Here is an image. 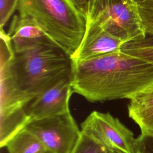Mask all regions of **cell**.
Wrapping results in <instances>:
<instances>
[{
	"label": "cell",
	"instance_id": "6da1fadb",
	"mask_svg": "<svg viewBox=\"0 0 153 153\" xmlns=\"http://www.w3.org/2000/svg\"><path fill=\"white\" fill-rule=\"evenodd\" d=\"M74 93L91 102L129 99L153 83V65L120 51L73 62Z\"/></svg>",
	"mask_w": 153,
	"mask_h": 153
},
{
	"label": "cell",
	"instance_id": "7a4b0ae2",
	"mask_svg": "<svg viewBox=\"0 0 153 153\" xmlns=\"http://www.w3.org/2000/svg\"><path fill=\"white\" fill-rule=\"evenodd\" d=\"M11 68L16 91L14 111L23 115L27 105L37 96L71 76L72 60L58 46L45 44L15 54Z\"/></svg>",
	"mask_w": 153,
	"mask_h": 153
},
{
	"label": "cell",
	"instance_id": "3957f363",
	"mask_svg": "<svg viewBox=\"0 0 153 153\" xmlns=\"http://www.w3.org/2000/svg\"><path fill=\"white\" fill-rule=\"evenodd\" d=\"M21 17L33 19L71 58L83 37L86 19L70 0H20Z\"/></svg>",
	"mask_w": 153,
	"mask_h": 153
},
{
	"label": "cell",
	"instance_id": "277c9868",
	"mask_svg": "<svg viewBox=\"0 0 153 153\" xmlns=\"http://www.w3.org/2000/svg\"><path fill=\"white\" fill-rule=\"evenodd\" d=\"M87 19L124 42L145 36L137 4L133 0H94Z\"/></svg>",
	"mask_w": 153,
	"mask_h": 153
},
{
	"label": "cell",
	"instance_id": "5b68a950",
	"mask_svg": "<svg viewBox=\"0 0 153 153\" xmlns=\"http://www.w3.org/2000/svg\"><path fill=\"white\" fill-rule=\"evenodd\" d=\"M82 133L106 149L118 153H137L133 132L109 112L94 111L81 124Z\"/></svg>",
	"mask_w": 153,
	"mask_h": 153
},
{
	"label": "cell",
	"instance_id": "8992f818",
	"mask_svg": "<svg viewBox=\"0 0 153 153\" xmlns=\"http://www.w3.org/2000/svg\"><path fill=\"white\" fill-rule=\"evenodd\" d=\"M25 128L35 134L52 153H72L81 136L70 111L32 121Z\"/></svg>",
	"mask_w": 153,
	"mask_h": 153
},
{
	"label": "cell",
	"instance_id": "52a82bcc",
	"mask_svg": "<svg viewBox=\"0 0 153 153\" xmlns=\"http://www.w3.org/2000/svg\"><path fill=\"white\" fill-rule=\"evenodd\" d=\"M73 93L71 76H68L37 96L25 109L29 123L69 112V102Z\"/></svg>",
	"mask_w": 153,
	"mask_h": 153
},
{
	"label": "cell",
	"instance_id": "ba28073f",
	"mask_svg": "<svg viewBox=\"0 0 153 153\" xmlns=\"http://www.w3.org/2000/svg\"><path fill=\"white\" fill-rule=\"evenodd\" d=\"M124 42L97 23L87 19L82 40L71 59L79 62L117 53Z\"/></svg>",
	"mask_w": 153,
	"mask_h": 153
},
{
	"label": "cell",
	"instance_id": "9c48e42d",
	"mask_svg": "<svg viewBox=\"0 0 153 153\" xmlns=\"http://www.w3.org/2000/svg\"><path fill=\"white\" fill-rule=\"evenodd\" d=\"M7 34L15 54L45 44L57 45L33 19L19 15L13 17Z\"/></svg>",
	"mask_w": 153,
	"mask_h": 153
},
{
	"label": "cell",
	"instance_id": "30bf717a",
	"mask_svg": "<svg viewBox=\"0 0 153 153\" xmlns=\"http://www.w3.org/2000/svg\"><path fill=\"white\" fill-rule=\"evenodd\" d=\"M128 99V117L139 126L140 134L153 135V83Z\"/></svg>",
	"mask_w": 153,
	"mask_h": 153
},
{
	"label": "cell",
	"instance_id": "8fae6325",
	"mask_svg": "<svg viewBox=\"0 0 153 153\" xmlns=\"http://www.w3.org/2000/svg\"><path fill=\"white\" fill-rule=\"evenodd\" d=\"M8 153H44L47 149L32 133L23 128L6 143Z\"/></svg>",
	"mask_w": 153,
	"mask_h": 153
},
{
	"label": "cell",
	"instance_id": "7c38bea8",
	"mask_svg": "<svg viewBox=\"0 0 153 153\" xmlns=\"http://www.w3.org/2000/svg\"><path fill=\"white\" fill-rule=\"evenodd\" d=\"M137 10L145 36H153V0H144L138 4Z\"/></svg>",
	"mask_w": 153,
	"mask_h": 153
},
{
	"label": "cell",
	"instance_id": "4fadbf2b",
	"mask_svg": "<svg viewBox=\"0 0 153 153\" xmlns=\"http://www.w3.org/2000/svg\"><path fill=\"white\" fill-rule=\"evenodd\" d=\"M107 149L81 132V136L72 153H105Z\"/></svg>",
	"mask_w": 153,
	"mask_h": 153
},
{
	"label": "cell",
	"instance_id": "5bb4252c",
	"mask_svg": "<svg viewBox=\"0 0 153 153\" xmlns=\"http://www.w3.org/2000/svg\"><path fill=\"white\" fill-rule=\"evenodd\" d=\"M20 0H0V26L3 29L10 17L18 9Z\"/></svg>",
	"mask_w": 153,
	"mask_h": 153
},
{
	"label": "cell",
	"instance_id": "9a60e30c",
	"mask_svg": "<svg viewBox=\"0 0 153 153\" xmlns=\"http://www.w3.org/2000/svg\"><path fill=\"white\" fill-rule=\"evenodd\" d=\"M152 47H153V36H145V37H139L124 42L121 46L120 50Z\"/></svg>",
	"mask_w": 153,
	"mask_h": 153
},
{
	"label": "cell",
	"instance_id": "2e32d148",
	"mask_svg": "<svg viewBox=\"0 0 153 153\" xmlns=\"http://www.w3.org/2000/svg\"><path fill=\"white\" fill-rule=\"evenodd\" d=\"M120 51L124 54L139 58L153 65V47L145 48L122 49L120 50Z\"/></svg>",
	"mask_w": 153,
	"mask_h": 153
},
{
	"label": "cell",
	"instance_id": "e0dca14e",
	"mask_svg": "<svg viewBox=\"0 0 153 153\" xmlns=\"http://www.w3.org/2000/svg\"><path fill=\"white\" fill-rule=\"evenodd\" d=\"M138 153H153V135L140 134L136 138Z\"/></svg>",
	"mask_w": 153,
	"mask_h": 153
},
{
	"label": "cell",
	"instance_id": "ac0fdd59",
	"mask_svg": "<svg viewBox=\"0 0 153 153\" xmlns=\"http://www.w3.org/2000/svg\"><path fill=\"white\" fill-rule=\"evenodd\" d=\"M83 14L85 19L88 17L94 0H70Z\"/></svg>",
	"mask_w": 153,
	"mask_h": 153
},
{
	"label": "cell",
	"instance_id": "d6986e66",
	"mask_svg": "<svg viewBox=\"0 0 153 153\" xmlns=\"http://www.w3.org/2000/svg\"><path fill=\"white\" fill-rule=\"evenodd\" d=\"M135 3H136L137 4H139V3H140V2H142V1H143L144 0H133Z\"/></svg>",
	"mask_w": 153,
	"mask_h": 153
},
{
	"label": "cell",
	"instance_id": "ffe728a7",
	"mask_svg": "<svg viewBox=\"0 0 153 153\" xmlns=\"http://www.w3.org/2000/svg\"><path fill=\"white\" fill-rule=\"evenodd\" d=\"M105 153H118V152H114V151H109V150H107L106 151Z\"/></svg>",
	"mask_w": 153,
	"mask_h": 153
},
{
	"label": "cell",
	"instance_id": "44dd1931",
	"mask_svg": "<svg viewBox=\"0 0 153 153\" xmlns=\"http://www.w3.org/2000/svg\"><path fill=\"white\" fill-rule=\"evenodd\" d=\"M44 153H52V152H49V151H46V152H44Z\"/></svg>",
	"mask_w": 153,
	"mask_h": 153
},
{
	"label": "cell",
	"instance_id": "7402d4cb",
	"mask_svg": "<svg viewBox=\"0 0 153 153\" xmlns=\"http://www.w3.org/2000/svg\"><path fill=\"white\" fill-rule=\"evenodd\" d=\"M137 153H138V152H137Z\"/></svg>",
	"mask_w": 153,
	"mask_h": 153
}]
</instances>
